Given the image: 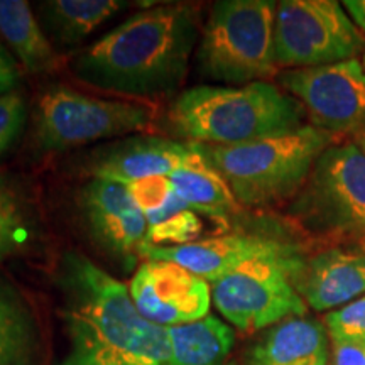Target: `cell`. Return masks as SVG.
<instances>
[{"label": "cell", "instance_id": "6da1fadb", "mask_svg": "<svg viewBox=\"0 0 365 365\" xmlns=\"http://www.w3.org/2000/svg\"><path fill=\"white\" fill-rule=\"evenodd\" d=\"M59 281L70 340L63 365H176L168 328L137 312L124 282L80 254L65 255Z\"/></svg>", "mask_w": 365, "mask_h": 365}, {"label": "cell", "instance_id": "7a4b0ae2", "mask_svg": "<svg viewBox=\"0 0 365 365\" xmlns=\"http://www.w3.org/2000/svg\"><path fill=\"white\" fill-rule=\"evenodd\" d=\"M198 39L196 12L161 6L137 12L71 58L76 78L100 90L137 98L175 93L188 73Z\"/></svg>", "mask_w": 365, "mask_h": 365}, {"label": "cell", "instance_id": "3957f363", "mask_svg": "<svg viewBox=\"0 0 365 365\" xmlns=\"http://www.w3.org/2000/svg\"><path fill=\"white\" fill-rule=\"evenodd\" d=\"M307 110L269 81L242 86H195L173 103L170 118L193 144L240 145L304 127Z\"/></svg>", "mask_w": 365, "mask_h": 365}, {"label": "cell", "instance_id": "277c9868", "mask_svg": "<svg viewBox=\"0 0 365 365\" xmlns=\"http://www.w3.org/2000/svg\"><path fill=\"white\" fill-rule=\"evenodd\" d=\"M341 137L312 124L240 145L193 144L242 207H271L301 191L314 163Z\"/></svg>", "mask_w": 365, "mask_h": 365}, {"label": "cell", "instance_id": "5b68a950", "mask_svg": "<svg viewBox=\"0 0 365 365\" xmlns=\"http://www.w3.org/2000/svg\"><path fill=\"white\" fill-rule=\"evenodd\" d=\"M276 6L272 0H222L212 7L196 51L205 78L242 86L277 75Z\"/></svg>", "mask_w": 365, "mask_h": 365}, {"label": "cell", "instance_id": "8992f818", "mask_svg": "<svg viewBox=\"0 0 365 365\" xmlns=\"http://www.w3.org/2000/svg\"><path fill=\"white\" fill-rule=\"evenodd\" d=\"M289 212L313 234L365 240V153L350 137L318 158Z\"/></svg>", "mask_w": 365, "mask_h": 365}, {"label": "cell", "instance_id": "52a82bcc", "mask_svg": "<svg viewBox=\"0 0 365 365\" xmlns=\"http://www.w3.org/2000/svg\"><path fill=\"white\" fill-rule=\"evenodd\" d=\"M277 68L299 70L357 59L365 36L336 0H282L276 6Z\"/></svg>", "mask_w": 365, "mask_h": 365}, {"label": "cell", "instance_id": "ba28073f", "mask_svg": "<svg viewBox=\"0 0 365 365\" xmlns=\"http://www.w3.org/2000/svg\"><path fill=\"white\" fill-rule=\"evenodd\" d=\"M156 112L148 105L85 95L65 85L48 86L38 103L41 148L65 150L148 129Z\"/></svg>", "mask_w": 365, "mask_h": 365}, {"label": "cell", "instance_id": "9c48e42d", "mask_svg": "<svg viewBox=\"0 0 365 365\" xmlns=\"http://www.w3.org/2000/svg\"><path fill=\"white\" fill-rule=\"evenodd\" d=\"M294 267L296 261L287 255L244 264L213 282V304L242 331H259L291 317H304L307 303L291 281Z\"/></svg>", "mask_w": 365, "mask_h": 365}, {"label": "cell", "instance_id": "30bf717a", "mask_svg": "<svg viewBox=\"0 0 365 365\" xmlns=\"http://www.w3.org/2000/svg\"><path fill=\"white\" fill-rule=\"evenodd\" d=\"M277 83L303 105L318 129L341 137L365 125V70L359 59L282 70Z\"/></svg>", "mask_w": 365, "mask_h": 365}, {"label": "cell", "instance_id": "8fae6325", "mask_svg": "<svg viewBox=\"0 0 365 365\" xmlns=\"http://www.w3.org/2000/svg\"><path fill=\"white\" fill-rule=\"evenodd\" d=\"M137 312L163 328L208 317L212 286L188 269L168 261H148L137 269L129 286Z\"/></svg>", "mask_w": 365, "mask_h": 365}, {"label": "cell", "instance_id": "7c38bea8", "mask_svg": "<svg viewBox=\"0 0 365 365\" xmlns=\"http://www.w3.org/2000/svg\"><path fill=\"white\" fill-rule=\"evenodd\" d=\"M137 250L148 257V261H168L188 269L208 284H213L255 259L287 255L291 252L277 242L252 235L212 237L176 247H154L140 244Z\"/></svg>", "mask_w": 365, "mask_h": 365}, {"label": "cell", "instance_id": "4fadbf2b", "mask_svg": "<svg viewBox=\"0 0 365 365\" xmlns=\"http://www.w3.org/2000/svg\"><path fill=\"white\" fill-rule=\"evenodd\" d=\"M191 158V144L159 135H135L97 150L88 171L95 180L127 186L149 176H170Z\"/></svg>", "mask_w": 365, "mask_h": 365}, {"label": "cell", "instance_id": "5bb4252c", "mask_svg": "<svg viewBox=\"0 0 365 365\" xmlns=\"http://www.w3.org/2000/svg\"><path fill=\"white\" fill-rule=\"evenodd\" d=\"M291 281L317 312L339 309L365 296V252L322 250L307 264L296 262Z\"/></svg>", "mask_w": 365, "mask_h": 365}, {"label": "cell", "instance_id": "9a60e30c", "mask_svg": "<svg viewBox=\"0 0 365 365\" xmlns=\"http://www.w3.org/2000/svg\"><path fill=\"white\" fill-rule=\"evenodd\" d=\"M81 208L100 245L113 254H130L144 242L148 222L124 185L91 180L81 193Z\"/></svg>", "mask_w": 365, "mask_h": 365}, {"label": "cell", "instance_id": "2e32d148", "mask_svg": "<svg viewBox=\"0 0 365 365\" xmlns=\"http://www.w3.org/2000/svg\"><path fill=\"white\" fill-rule=\"evenodd\" d=\"M249 365H330V336L317 319H282L255 344Z\"/></svg>", "mask_w": 365, "mask_h": 365}, {"label": "cell", "instance_id": "e0dca14e", "mask_svg": "<svg viewBox=\"0 0 365 365\" xmlns=\"http://www.w3.org/2000/svg\"><path fill=\"white\" fill-rule=\"evenodd\" d=\"M0 36L31 73L56 70L59 56L24 0H0Z\"/></svg>", "mask_w": 365, "mask_h": 365}, {"label": "cell", "instance_id": "ac0fdd59", "mask_svg": "<svg viewBox=\"0 0 365 365\" xmlns=\"http://www.w3.org/2000/svg\"><path fill=\"white\" fill-rule=\"evenodd\" d=\"M170 180L176 195L193 212L212 218H227L240 210L225 180L195 149L193 158L170 175Z\"/></svg>", "mask_w": 365, "mask_h": 365}, {"label": "cell", "instance_id": "d6986e66", "mask_svg": "<svg viewBox=\"0 0 365 365\" xmlns=\"http://www.w3.org/2000/svg\"><path fill=\"white\" fill-rule=\"evenodd\" d=\"M124 6L118 0H49L41 4V12L48 38L73 49Z\"/></svg>", "mask_w": 365, "mask_h": 365}, {"label": "cell", "instance_id": "ffe728a7", "mask_svg": "<svg viewBox=\"0 0 365 365\" xmlns=\"http://www.w3.org/2000/svg\"><path fill=\"white\" fill-rule=\"evenodd\" d=\"M176 365H223L234 346V330L215 317L168 328Z\"/></svg>", "mask_w": 365, "mask_h": 365}, {"label": "cell", "instance_id": "44dd1931", "mask_svg": "<svg viewBox=\"0 0 365 365\" xmlns=\"http://www.w3.org/2000/svg\"><path fill=\"white\" fill-rule=\"evenodd\" d=\"M38 350V327L29 307L0 277V365H31Z\"/></svg>", "mask_w": 365, "mask_h": 365}, {"label": "cell", "instance_id": "7402d4cb", "mask_svg": "<svg viewBox=\"0 0 365 365\" xmlns=\"http://www.w3.org/2000/svg\"><path fill=\"white\" fill-rule=\"evenodd\" d=\"M31 232L29 212L21 195L0 176V259L21 252L29 244Z\"/></svg>", "mask_w": 365, "mask_h": 365}, {"label": "cell", "instance_id": "603a6c76", "mask_svg": "<svg viewBox=\"0 0 365 365\" xmlns=\"http://www.w3.org/2000/svg\"><path fill=\"white\" fill-rule=\"evenodd\" d=\"M203 232V223L196 212L190 208L180 210L164 217L153 225H148L143 244L154 247H176L200 240L198 237Z\"/></svg>", "mask_w": 365, "mask_h": 365}, {"label": "cell", "instance_id": "cb8c5ba5", "mask_svg": "<svg viewBox=\"0 0 365 365\" xmlns=\"http://www.w3.org/2000/svg\"><path fill=\"white\" fill-rule=\"evenodd\" d=\"M132 202L143 212L145 222L156 217L176 196L170 176H149L125 186Z\"/></svg>", "mask_w": 365, "mask_h": 365}, {"label": "cell", "instance_id": "d4e9b609", "mask_svg": "<svg viewBox=\"0 0 365 365\" xmlns=\"http://www.w3.org/2000/svg\"><path fill=\"white\" fill-rule=\"evenodd\" d=\"M325 328L330 339L365 341V296L328 313Z\"/></svg>", "mask_w": 365, "mask_h": 365}, {"label": "cell", "instance_id": "484cf974", "mask_svg": "<svg viewBox=\"0 0 365 365\" xmlns=\"http://www.w3.org/2000/svg\"><path fill=\"white\" fill-rule=\"evenodd\" d=\"M26 124V102L19 91L0 95V154L21 135Z\"/></svg>", "mask_w": 365, "mask_h": 365}, {"label": "cell", "instance_id": "4316f807", "mask_svg": "<svg viewBox=\"0 0 365 365\" xmlns=\"http://www.w3.org/2000/svg\"><path fill=\"white\" fill-rule=\"evenodd\" d=\"M331 365H365V341L330 339Z\"/></svg>", "mask_w": 365, "mask_h": 365}, {"label": "cell", "instance_id": "83f0119b", "mask_svg": "<svg viewBox=\"0 0 365 365\" xmlns=\"http://www.w3.org/2000/svg\"><path fill=\"white\" fill-rule=\"evenodd\" d=\"M19 66L11 53L0 44V95L14 91L19 83Z\"/></svg>", "mask_w": 365, "mask_h": 365}, {"label": "cell", "instance_id": "f1b7e54d", "mask_svg": "<svg viewBox=\"0 0 365 365\" xmlns=\"http://www.w3.org/2000/svg\"><path fill=\"white\" fill-rule=\"evenodd\" d=\"M344 9L354 21V24L359 27V31L365 36V0H345Z\"/></svg>", "mask_w": 365, "mask_h": 365}, {"label": "cell", "instance_id": "f546056e", "mask_svg": "<svg viewBox=\"0 0 365 365\" xmlns=\"http://www.w3.org/2000/svg\"><path fill=\"white\" fill-rule=\"evenodd\" d=\"M350 139H352L354 143L357 144L359 148L362 149L364 153H365V125H364V127H360V129H359L357 132H354V134L350 135Z\"/></svg>", "mask_w": 365, "mask_h": 365}, {"label": "cell", "instance_id": "4dcf8cb0", "mask_svg": "<svg viewBox=\"0 0 365 365\" xmlns=\"http://www.w3.org/2000/svg\"><path fill=\"white\" fill-rule=\"evenodd\" d=\"M362 66H364V70H365V51H364V59H362Z\"/></svg>", "mask_w": 365, "mask_h": 365}, {"label": "cell", "instance_id": "1f68e13d", "mask_svg": "<svg viewBox=\"0 0 365 365\" xmlns=\"http://www.w3.org/2000/svg\"><path fill=\"white\" fill-rule=\"evenodd\" d=\"M362 245H365V240H364V242H362Z\"/></svg>", "mask_w": 365, "mask_h": 365}]
</instances>
